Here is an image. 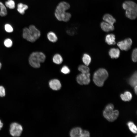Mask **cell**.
Segmentation results:
<instances>
[{
  "label": "cell",
  "instance_id": "obj_1",
  "mask_svg": "<svg viewBox=\"0 0 137 137\" xmlns=\"http://www.w3.org/2000/svg\"><path fill=\"white\" fill-rule=\"evenodd\" d=\"M70 7V4L65 1L60 2L57 6L54 13L56 19L60 21L67 22L71 17V14L66 11Z\"/></svg>",
  "mask_w": 137,
  "mask_h": 137
},
{
  "label": "cell",
  "instance_id": "obj_2",
  "mask_svg": "<svg viewBox=\"0 0 137 137\" xmlns=\"http://www.w3.org/2000/svg\"><path fill=\"white\" fill-rule=\"evenodd\" d=\"M40 31L33 25H30L28 28L25 27L23 29V38L31 42L36 41L40 37Z\"/></svg>",
  "mask_w": 137,
  "mask_h": 137
},
{
  "label": "cell",
  "instance_id": "obj_3",
  "mask_svg": "<svg viewBox=\"0 0 137 137\" xmlns=\"http://www.w3.org/2000/svg\"><path fill=\"white\" fill-rule=\"evenodd\" d=\"M46 56L42 52H34L31 53L29 58L30 65L35 68H39L40 63L44 62L45 60Z\"/></svg>",
  "mask_w": 137,
  "mask_h": 137
},
{
  "label": "cell",
  "instance_id": "obj_4",
  "mask_svg": "<svg viewBox=\"0 0 137 137\" xmlns=\"http://www.w3.org/2000/svg\"><path fill=\"white\" fill-rule=\"evenodd\" d=\"M123 8L126 10L125 15L128 18L135 19L137 16V5L134 2L131 1L125 2L123 4Z\"/></svg>",
  "mask_w": 137,
  "mask_h": 137
},
{
  "label": "cell",
  "instance_id": "obj_5",
  "mask_svg": "<svg viewBox=\"0 0 137 137\" xmlns=\"http://www.w3.org/2000/svg\"><path fill=\"white\" fill-rule=\"evenodd\" d=\"M108 76V74L107 71L104 68H100L94 73L93 76V81L97 86L102 87Z\"/></svg>",
  "mask_w": 137,
  "mask_h": 137
},
{
  "label": "cell",
  "instance_id": "obj_6",
  "mask_svg": "<svg viewBox=\"0 0 137 137\" xmlns=\"http://www.w3.org/2000/svg\"><path fill=\"white\" fill-rule=\"evenodd\" d=\"M114 106L113 104H109L107 105L103 112L104 117L110 122H113L116 120L119 115V112L117 110H113Z\"/></svg>",
  "mask_w": 137,
  "mask_h": 137
},
{
  "label": "cell",
  "instance_id": "obj_7",
  "mask_svg": "<svg viewBox=\"0 0 137 137\" xmlns=\"http://www.w3.org/2000/svg\"><path fill=\"white\" fill-rule=\"evenodd\" d=\"M23 130L22 126L17 123H13L10 125L9 132L10 135L13 136H20Z\"/></svg>",
  "mask_w": 137,
  "mask_h": 137
},
{
  "label": "cell",
  "instance_id": "obj_8",
  "mask_svg": "<svg viewBox=\"0 0 137 137\" xmlns=\"http://www.w3.org/2000/svg\"><path fill=\"white\" fill-rule=\"evenodd\" d=\"M90 76L89 73L87 74L81 73L77 76L76 77V81L80 85L88 84L90 81Z\"/></svg>",
  "mask_w": 137,
  "mask_h": 137
},
{
  "label": "cell",
  "instance_id": "obj_9",
  "mask_svg": "<svg viewBox=\"0 0 137 137\" xmlns=\"http://www.w3.org/2000/svg\"><path fill=\"white\" fill-rule=\"evenodd\" d=\"M132 44V40L128 38L119 42L117 45L121 50L127 51L130 48Z\"/></svg>",
  "mask_w": 137,
  "mask_h": 137
},
{
  "label": "cell",
  "instance_id": "obj_10",
  "mask_svg": "<svg viewBox=\"0 0 137 137\" xmlns=\"http://www.w3.org/2000/svg\"><path fill=\"white\" fill-rule=\"evenodd\" d=\"M48 85L50 89L55 91H59L62 88L61 82L57 79L50 80L49 82Z\"/></svg>",
  "mask_w": 137,
  "mask_h": 137
},
{
  "label": "cell",
  "instance_id": "obj_11",
  "mask_svg": "<svg viewBox=\"0 0 137 137\" xmlns=\"http://www.w3.org/2000/svg\"><path fill=\"white\" fill-rule=\"evenodd\" d=\"M83 130L80 127H74L70 130L69 135L71 137H81Z\"/></svg>",
  "mask_w": 137,
  "mask_h": 137
},
{
  "label": "cell",
  "instance_id": "obj_12",
  "mask_svg": "<svg viewBox=\"0 0 137 137\" xmlns=\"http://www.w3.org/2000/svg\"><path fill=\"white\" fill-rule=\"evenodd\" d=\"M100 26L102 30L107 32L113 31L114 29L113 25L105 21L102 22L101 23Z\"/></svg>",
  "mask_w": 137,
  "mask_h": 137
},
{
  "label": "cell",
  "instance_id": "obj_13",
  "mask_svg": "<svg viewBox=\"0 0 137 137\" xmlns=\"http://www.w3.org/2000/svg\"><path fill=\"white\" fill-rule=\"evenodd\" d=\"M120 51L118 48H111L109 52V54L111 58H117L119 57L120 55Z\"/></svg>",
  "mask_w": 137,
  "mask_h": 137
},
{
  "label": "cell",
  "instance_id": "obj_14",
  "mask_svg": "<svg viewBox=\"0 0 137 137\" xmlns=\"http://www.w3.org/2000/svg\"><path fill=\"white\" fill-rule=\"evenodd\" d=\"M103 19L104 21L113 25L116 21L115 19L109 14H106L104 15Z\"/></svg>",
  "mask_w": 137,
  "mask_h": 137
},
{
  "label": "cell",
  "instance_id": "obj_15",
  "mask_svg": "<svg viewBox=\"0 0 137 137\" xmlns=\"http://www.w3.org/2000/svg\"><path fill=\"white\" fill-rule=\"evenodd\" d=\"M115 36L113 34L107 35L106 37V42L109 45H114L115 44Z\"/></svg>",
  "mask_w": 137,
  "mask_h": 137
},
{
  "label": "cell",
  "instance_id": "obj_16",
  "mask_svg": "<svg viewBox=\"0 0 137 137\" xmlns=\"http://www.w3.org/2000/svg\"><path fill=\"white\" fill-rule=\"evenodd\" d=\"M137 73L135 71L131 77L129 81V84L132 87L137 85Z\"/></svg>",
  "mask_w": 137,
  "mask_h": 137
},
{
  "label": "cell",
  "instance_id": "obj_17",
  "mask_svg": "<svg viewBox=\"0 0 137 137\" xmlns=\"http://www.w3.org/2000/svg\"><path fill=\"white\" fill-rule=\"evenodd\" d=\"M28 6L26 4L22 3H19L17 5V10L21 14H24L25 10L28 9Z\"/></svg>",
  "mask_w": 137,
  "mask_h": 137
},
{
  "label": "cell",
  "instance_id": "obj_18",
  "mask_svg": "<svg viewBox=\"0 0 137 137\" xmlns=\"http://www.w3.org/2000/svg\"><path fill=\"white\" fill-rule=\"evenodd\" d=\"M47 37L49 41L53 43L56 42L58 40L56 34L52 31L48 32L47 34Z\"/></svg>",
  "mask_w": 137,
  "mask_h": 137
},
{
  "label": "cell",
  "instance_id": "obj_19",
  "mask_svg": "<svg viewBox=\"0 0 137 137\" xmlns=\"http://www.w3.org/2000/svg\"><path fill=\"white\" fill-rule=\"evenodd\" d=\"M120 97L124 101H129L132 99V95L130 92L126 91L124 94H121Z\"/></svg>",
  "mask_w": 137,
  "mask_h": 137
},
{
  "label": "cell",
  "instance_id": "obj_20",
  "mask_svg": "<svg viewBox=\"0 0 137 137\" xmlns=\"http://www.w3.org/2000/svg\"><path fill=\"white\" fill-rule=\"evenodd\" d=\"M53 62L56 64H60L62 63L63 59L60 54H57L53 56Z\"/></svg>",
  "mask_w": 137,
  "mask_h": 137
},
{
  "label": "cell",
  "instance_id": "obj_21",
  "mask_svg": "<svg viewBox=\"0 0 137 137\" xmlns=\"http://www.w3.org/2000/svg\"><path fill=\"white\" fill-rule=\"evenodd\" d=\"M76 27L75 25L72 24L67 28L66 32L68 35L71 36H74L76 33Z\"/></svg>",
  "mask_w": 137,
  "mask_h": 137
},
{
  "label": "cell",
  "instance_id": "obj_22",
  "mask_svg": "<svg viewBox=\"0 0 137 137\" xmlns=\"http://www.w3.org/2000/svg\"><path fill=\"white\" fill-rule=\"evenodd\" d=\"M82 61L84 64L88 66L90 64L91 61V58L88 54H84L82 57Z\"/></svg>",
  "mask_w": 137,
  "mask_h": 137
},
{
  "label": "cell",
  "instance_id": "obj_23",
  "mask_svg": "<svg viewBox=\"0 0 137 137\" xmlns=\"http://www.w3.org/2000/svg\"><path fill=\"white\" fill-rule=\"evenodd\" d=\"M7 12L6 6L0 2V16H6Z\"/></svg>",
  "mask_w": 137,
  "mask_h": 137
},
{
  "label": "cell",
  "instance_id": "obj_24",
  "mask_svg": "<svg viewBox=\"0 0 137 137\" xmlns=\"http://www.w3.org/2000/svg\"><path fill=\"white\" fill-rule=\"evenodd\" d=\"M78 70L81 73L87 74L89 73L90 70L89 67L86 65H81L78 67Z\"/></svg>",
  "mask_w": 137,
  "mask_h": 137
},
{
  "label": "cell",
  "instance_id": "obj_25",
  "mask_svg": "<svg viewBox=\"0 0 137 137\" xmlns=\"http://www.w3.org/2000/svg\"><path fill=\"white\" fill-rule=\"evenodd\" d=\"M127 125L130 131L133 133H136L137 131V128L136 126L133 122H129L127 123Z\"/></svg>",
  "mask_w": 137,
  "mask_h": 137
},
{
  "label": "cell",
  "instance_id": "obj_26",
  "mask_svg": "<svg viewBox=\"0 0 137 137\" xmlns=\"http://www.w3.org/2000/svg\"><path fill=\"white\" fill-rule=\"evenodd\" d=\"M6 7L10 9H13L15 7V4L13 0H8L5 2Z\"/></svg>",
  "mask_w": 137,
  "mask_h": 137
},
{
  "label": "cell",
  "instance_id": "obj_27",
  "mask_svg": "<svg viewBox=\"0 0 137 137\" xmlns=\"http://www.w3.org/2000/svg\"><path fill=\"white\" fill-rule=\"evenodd\" d=\"M61 73L64 74H67L70 73V70L67 66L64 65L61 68Z\"/></svg>",
  "mask_w": 137,
  "mask_h": 137
},
{
  "label": "cell",
  "instance_id": "obj_28",
  "mask_svg": "<svg viewBox=\"0 0 137 137\" xmlns=\"http://www.w3.org/2000/svg\"><path fill=\"white\" fill-rule=\"evenodd\" d=\"M4 43L5 46L8 48L11 47L12 45V40L9 38L5 40Z\"/></svg>",
  "mask_w": 137,
  "mask_h": 137
},
{
  "label": "cell",
  "instance_id": "obj_29",
  "mask_svg": "<svg viewBox=\"0 0 137 137\" xmlns=\"http://www.w3.org/2000/svg\"><path fill=\"white\" fill-rule=\"evenodd\" d=\"M4 28L5 31L8 32H11L13 31V29L12 27L9 24H5V25Z\"/></svg>",
  "mask_w": 137,
  "mask_h": 137
},
{
  "label": "cell",
  "instance_id": "obj_30",
  "mask_svg": "<svg viewBox=\"0 0 137 137\" xmlns=\"http://www.w3.org/2000/svg\"><path fill=\"white\" fill-rule=\"evenodd\" d=\"M137 49L136 48L134 49L132 51V61L134 62L137 61Z\"/></svg>",
  "mask_w": 137,
  "mask_h": 137
},
{
  "label": "cell",
  "instance_id": "obj_31",
  "mask_svg": "<svg viewBox=\"0 0 137 137\" xmlns=\"http://www.w3.org/2000/svg\"><path fill=\"white\" fill-rule=\"evenodd\" d=\"M5 95V91L4 88L2 86H0V97H3Z\"/></svg>",
  "mask_w": 137,
  "mask_h": 137
},
{
  "label": "cell",
  "instance_id": "obj_32",
  "mask_svg": "<svg viewBox=\"0 0 137 137\" xmlns=\"http://www.w3.org/2000/svg\"><path fill=\"white\" fill-rule=\"evenodd\" d=\"M90 136V133L88 131L86 130H82L81 137H88Z\"/></svg>",
  "mask_w": 137,
  "mask_h": 137
},
{
  "label": "cell",
  "instance_id": "obj_33",
  "mask_svg": "<svg viewBox=\"0 0 137 137\" xmlns=\"http://www.w3.org/2000/svg\"><path fill=\"white\" fill-rule=\"evenodd\" d=\"M3 126V124L2 122L0 120V130L1 129Z\"/></svg>",
  "mask_w": 137,
  "mask_h": 137
},
{
  "label": "cell",
  "instance_id": "obj_34",
  "mask_svg": "<svg viewBox=\"0 0 137 137\" xmlns=\"http://www.w3.org/2000/svg\"><path fill=\"white\" fill-rule=\"evenodd\" d=\"M137 85H136L134 87V92L136 94H137Z\"/></svg>",
  "mask_w": 137,
  "mask_h": 137
},
{
  "label": "cell",
  "instance_id": "obj_35",
  "mask_svg": "<svg viewBox=\"0 0 137 137\" xmlns=\"http://www.w3.org/2000/svg\"><path fill=\"white\" fill-rule=\"evenodd\" d=\"M2 67V64L0 62V69Z\"/></svg>",
  "mask_w": 137,
  "mask_h": 137
}]
</instances>
